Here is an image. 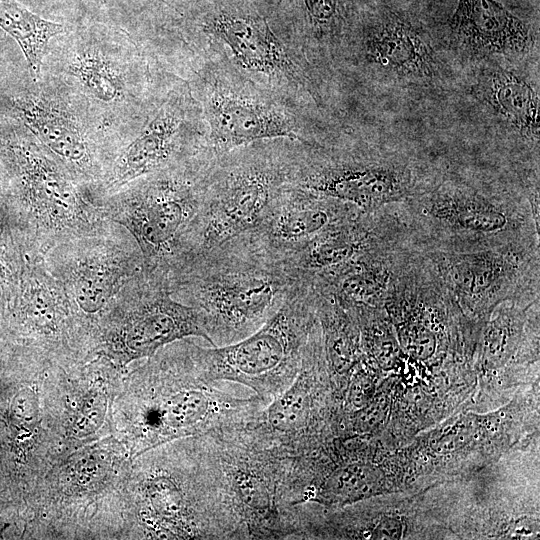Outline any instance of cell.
Instances as JSON below:
<instances>
[{
    "label": "cell",
    "instance_id": "obj_22",
    "mask_svg": "<svg viewBox=\"0 0 540 540\" xmlns=\"http://www.w3.org/2000/svg\"><path fill=\"white\" fill-rule=\"evenodd\" d=\"M449 41L459 56L472 63L526 59L538 50L533 28L496 0H458L449 21Z\"/></svg>",
    "mask_w": 540,
    "mask_h": 540
},
{
    "label": "cell",
    "instance_id": "obj_1",
    "mask_svg": "<svg viewBox=\"0 0 540 540\" xmlns=\"http://www.w3.org/2000/svg\"><path fill=\"white\" fill-rule=\"evenodd\" d=\"M127 434L136 454L159 445L245 426L268 404L209 380L188 338L170 343L131 374Z\"/></svg>",
    "mask_w": 540,
    "mask_h": 540
},
{
    "label": "cell",
    "instance_id": "obj_13",
    "mask_svg": "<svg viewBox=\"0 0 540 540\" xmlns=\"http://www.w3.org/2000/svg\"><path fill=\"white\" fill-rule=\"evenodd\" d=\"M43 263L62 286L91 344L111 301L143 269L135 239L111 220L96 232L56 244Z\"/></svg>",
    "mask_w": 540,
    "mask_h": 540
},
{
    "label": "cell",
    "instance_id": "obj_12",
    "mask_svg": "<svg viewBox=\"0 0 540 540\" xmlns=\"http://www.w3.org/2000/svg\"><path fill=\"white\" fill-rule=\"evenodd\" d=\"M308 149L300 151L290 186L364 215L406 202L431 180L424 179L410 159L395 153Z\"/></svg>",
    "mask_w": 540,
    "mask_h": 540
},
{
    "label": "cell",
    "instance_id": "obj_14",
    "mask_svg": "<svg viewBox=\"0 0 540 540\" xmlns=\"http://www.w3.org/2000/svg\"><path fill=\"white\" fill-rule=\"evenodd\" d=\"M60 80L88 105L103 130L116 129L135 104L141 64L126 36L99 28L73 35L57 52Z\"/></svg>",
    "mask_w": 540,
    "mask_h": 540
},
{
    "label": "cell",
    "instance_id": "obj_3",
    "mask_svg": "<svg viewBox=\"0 0 540 540\" xmlns=\"http://www.w3.org/2000/svg\"><path fill=\"white\" fill-rule=\"evenodd\" d=\"M138 470L137 515L146 538L237 539L238 522L206 435L146 452Z\"/></svg>",
    "mask_w": 540,
    "mask_h": 540
},
{
    "label": "cell",
    "instance_id": "obj_7",
    "mask_svg": "<svg viewBox=\"0 0 540 540\" xmlns=\"http://www.w3.org/2000/svg\"><path fill=\"white\" fill-rule=\"evenodd\" d=\"M212 161L193 155L137 178L101 200L106 218L135 239L146 273L167 280L180 264Z\"/></svg>",
    "mask_w": 540,
    "mask_h": 540
},
{
    "label": "cell",
    "instance_id": "obj_2",
    "mask_svg": "<svg viewBox=\"0 0 540 540\" xmlns=\"http://www.w3.org/2000/svg\"><path fill=\"white\" fill-rule=\"evenodd\" d=\"M167 282L175 300L198 312L207 342L224 346L258 330L301 281L243 234L192 259Z\"/></svg>",
    "mask_w": 540,
    "mask_h": 540
},
{
    "label": "cell",
    "instance_id": "obj_27",
    "mask_svg": "<svg viewBox=\"0 0 540 540\" xmlns=\"http://www.w3.org/2000/svg\"><path fill=\"white\" fill-rule=\"evenodd\" d=\"M106 412V397L100 392H92L83 401L75 421V430L80 436L93 433L104 419Z\"/></svg>",
    "mask_w": 540,
    "mask_h": 540
},
{
    "label": "cell",
    "instance_id": "obj_18",
    "mask_svg": "<svg viewBox=\"0 0 540 540\" xmlns=\"http://www.w3.org/2000/svg\"><path fill=\"white\" fill-rule=\"evenodd\" d=\"M201 30L228 50L254 84L274 92L306 88V74L294 49L270 21L245 0L215 3L202 16Z\"/></svg>",
    "mask_w": 540,
    "mask_h": 540
},
{
    "label": "cell",
    "instance_id": "obj_19",
    "mask_svg": "<svg viewBox=\"0 0 540 540\" xmlns=\"http://www.w3.org/2000/svg\"><path fill=\"white\" fill-rule=\"evenodd\" d=\"M4 316L43 360L69 362L89 356V337L43 257L30 259L24 267L15 298Z\"/></svg>",
    "mask_w": 540,
    "mask_h": 540
},
{
    "label": "cell",
    "instance_id": "obj_15",
    "mask_svg": "<svg viewBox=\"0 0 540 540\" xmlns=\"http://www.w3.org/2000/svg\"><path fill=\"white\" fill-rule=\"evenodd\" d=\"M450 296L483 314L539 292V243L520 242L465 251H426Z\"/></svg>",
    "mask_w": 540,
    "mask_h": 540
},
{
    "label": "cell",
    "instance_id": "obj_4",
    "mask_svg": "<svg viewBox=\"0 0 540 540\" xmlns=\"http://www.w3.org/2000/svg\"><path fill=\"white\" fill-rule=\"evenodd\" d=\"M0 167L8 196L38 254L96 232L109 219L91 188L67 169L18 120H0Z\"/></svg>",
    "mask_w": 540,
    "mask_h": 540
},
{
    "label": "cell",
    "instance_id": "obj_17",
    "mask_svg": "<svg viewBox=\"0 0 540 540\" xmlns=\"http://www.w3.org/2000/svg\"><path fill=\"white\" fill-rule=\"evenodd\" d=\"M354 58L381 80L414 87H432L447 75L444 59L427 30L407 14L380 7L350 24Z\"/></svg>",
    "mask_w": 540,
    "mask_h": 540
},
{
    "label": "cell",
    "instance_id": "obj_10",
    "mask_svg": "<svg viewBox=\"0 0 540 540\" xmlns=\"http://www.w3.org/2000/svg\"><path fill=\"white\" fill-rule=\"evenodd\" d=\"M13 95L9 114L20 121L80 184L95 193L121 146L86 102L60 79Z\"/></svg>",
    "mask_w": 540,
    "mask_h": 540
},
{
    "label": "cell",
    "instance_id": "obj_5",
    "mask_svg": "<svg viewBox=\"0 0 540 540\" xmlns=\"http://www.w3.org/2000/svg\"><path fill=\"white\" fill-rule=\"evenodd\" d=\"M425 251H465L520 242L539 243V213L522 198L446 175L431 179L400 204Z\"/></svg>",
    "mask_w": 540,
    "mask_h": 540
},
{
    "label": "cell",
    "instance_id": "obj_23",
    "mask_svg": "<svg viewBox=\"0 0 540 540\" xmlns=\"http://www.w3.org/2000/svg\"><path fill=\"white\" fill-rule=\"evenodd\" d=\"M356 214L361 213L349 205L289 186L265 220L246 235L282 259L330 226Z\"/></svg>",
    "mask_w": 540,
    "mask_h": 540
},
{
    "label": "cell",
    "instance_id": "obj_8",
    "mask_svg": "<svg viewBox=\"0 0 540 540\" xmlns=\"http://www.w3.org/2000/svg\"><path fill=\"white\" fill-rule=\"evenodd\" d=\"M216 452L237 518V539H296L298 505L289 457L247 424L206 434Z\"/></svg>",
    "mask_w": 540,
    "mask_h": 540
},
{
    "label": "cell",
    "instance_id": "obj_20",
    "mask_svg": "<svg viewBox=\"0 0 540 540\" xmlns=\"http://www.w3.org/2000/svg\"><path fill=\"white\" fill-rule=\"evenodd\" d=\"M190 98L185 87L171 91L126 142L97 189L100 202L137 178L202 152L205 135L194 123Z\"/></svg>",
    "mask_w": 540,
    "mask_h": 540
},
{
    "label": "cell",
    "instance_id": "obj_24",
    "mask_svg": "<svg viewBox=\"0 0 540 540\" xmlns=\"http://www.w3.org/2000/svg\"><path fill=\"white\" fill-rule=\"evenodd\" d=\"M38 255L24 222L6 190H0V315L11 306L21 274Z\"/></svg>",
    "mask_w": 540,
    "mask_h": 540
},
{
    "label": "cell",
    "instance_id": "obj_28",
    "mask_svg": "<svg viewBox=\"0 0 540 540\" xmlns=\"http://www.w3.org/2000/svg\"><path fill=\"white\" fill-rule=\"evenodd\" d=\"M3 180L4 181V178L2 176V171H1V167H0V181Z\"/></svg>",
    "mask_w": 540,
    "mask_h": 540
},
{
    "label": "cell",
    "instance_id": "obj_11",
    "mask_svg": "<svg viewBox=\"0 0 540 540\" xmlns=\"http://www.w3.org/2000/svg\"><path fill=\"white\" fill-rule=\"evenodd\" d=\"M190 337L207 342L198 312L172 297L166 279L142 269L119 290L100 318L92 355L123 367Z\"/></svg>",
    "mask_w": 540,
    "mask_h": 540
},
{
    "label": "cell",
    "instance_id": "obj_25",
    "mask_svg": "<svg viewBox=\"0 0 540 540\" xmlns=\"http://www.w3.org/2000/svg\"><path fill=\"white\" fill-rule=\"evenodd\" d=\"M0 28L20 47L33 82L41 80L50 41L65 32L64 25L40 17L16 0H0Z\"/></svg>",
    "mask_w": 540,
    "mask_h": 540
},
{
    "label": "cell",
    "instance_id": "obj_26",
    "mask_svg": "<svg viewBox=\"0 0 540 540\" xmlns=\"http://www.w3.org/2000/svg\"><path fill=\"white\" fill-rule=\"evenodd\" d=\"M306 40L316 48L344 42L352 23V0H286Z\"/></svg>",
    "mask_w": 540,
    "mask_h": 540
},
{
    "label": "cell",
    "instance_id": "obj_6",
    "mask_svg": "<svg viewBox=\"0 0 540 540\" xmlns=\"http://www.w3.org/2000/svg\"><path fill=\"white\" fill-rule=\"evenodd\" d=\"M275 141L253 143L213 159L201 208L174 272L265 220L290 186L300 153L296 144Z\"/></svg>",
    "mask_w": 540,
    "mask_h": 540
},
{
    "label": "cell",
    "instance_id": "obj_21",
    "mask_svg": "<svg viewBox=\"0 0 540 540\" xmlns=\"http://www.w3.org/2000/svg\"><path fill=\"white\" fill-rule=\"evenodd\" d=\"M521 60L491 58L473 63L469 94L499 129L538 154L539 81Z\"/></svg>",
    "mask_w": 540,
    "mask_h": 540
},
{
    "label": "cell",
    "instance_id": "obj_16",
    "mask_svg": "<svg viewBox=\"0 0 540 540\" xmlns=\"http://www.w3.org/2000/svg\"><path fill=\"white\" fill-rule=\"evenodd\" d=\"M202 109L207 123L202 153L214 159L263 141H298L310 147L296 116L278 96L250 81L212 75L204 80Z\"/></svg>",
    "mask_w": 540,
    "mask_h": 540
},
{
    "label": "cell",
    "instance_id": "obj_9",
    "mask_svg": "<svg viewBox=\"0 0 540 540\" xmlns=\"http://www.w3.org/2000/svg\"><path fill=\"white\" fill-rule=\"evenodd\" d=\"M317 323L315 293L300 282L254 333L224 346L195 343V357L209 380L241 384L269 403L295 379Z\"/></svg>",
    "mask_w": 540,
    "mask_h": 540
}]
</instances>
